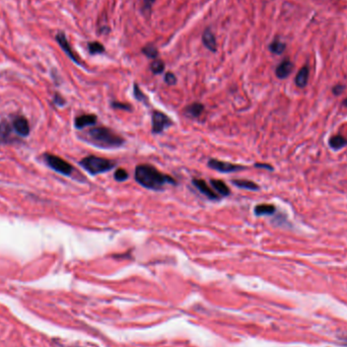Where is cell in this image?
Segmentation results:
<instances>
[{"label":"cell","mask_w":347,"mask_h":347,"mask_svg":"<svg viewBox=\"0 0 347 347\" xmlns=\"http://www.w3.org/2000/svg\"><path fill=\"white\" fill-rule=\"evenodd\" d=\"M135 179L144 188L154 191L161 190L165 184H176L174 178L163 175L151 164H138L135 168Z\"/></svg>","instance_id":"1"},{"label":"cell","mask_w":347,"mask_h":347,"mask_svg":"<svg viewBox=\"0 0 347 347\" xmlns=\"http://www.w3.org/2000/svg\"><path fill=\"white\" fill-rule=\"evenodd\" d=\"M83 140L99 148H117L124 144V139L107 127H93L83 133Z\"/></svg>","instance_id":"2"},{"label":"cell","mask_w":347,"mask_h":347,"mask_svg":"<svg viewBox=\"0 0 347 347\" xmlns=\"http://www.w3.org/2000/svg\"><path fill=\"white\" fill-rule=\"evenodd\" d=\"M79 163L90 175H97L111 170L116 165V163L110 159H106L94 155L84 157L80 160Z\"/></svg>","instance_id":"3"},{"label":"cell","mask_w":347,"mask_h":347,"mask_svg":"<svg viewBox=\"0 0 347 347\" xmlns=\"http://www.w3.org/2000/svg\"><path fill=\"white\" fill-rule=\"evenodd\" d=\"M45 160L51 168H53L54 170H56L62 175L70 176L73 171V166L69 162H67L66 160L62 159L61 157H59L57 155L46 154Z\"/></svg>","instance_id":"4"},{"label":"cell","mask_w":347,"mask_h":347,"mask_svg":"<svg viewBox=\"0 0 347 347\" xmlns=\"http://www.w3.org/2000/svg\"><path fill=\"white\" fill-rule=\"evenodd\" d=\"M172 125V121L163 113L154 111L152 113V132L153 133H161L166 128Z\"/></svg>","instance_id":"5"},{"label":"cell","mask_w":347,"mask_h":347,"mask_svg":"<svg viewBox=\"0 0 347 347\" xmlns=\"http://www.w3.org/2000/svg\"><path fill=\"white\" fill-rule=\"evenodd\" d=\"M208 166L210 168H213L217 171L220 172H231V171H236V170H241L245 169L246 167L239 164H234L226 161H221L217 159H210L208 161Z\"/></svg>","instance_id":"6"},{"label":"cell","mask_w":347,"mask_h":347,"mask_svg":"<svg viewBox=\"0 0 347 347\" xmlns=\"http://www.w3.org/2000/svg\"><path fill=\"white\" fill-rule=\"evenodd\" d=\"M56 40H57L58 44L60 45V47L62 48V50L67 54V56L72 61H74L75 63L79 64V60L76 57V55L73 53V51H72V49H71V47H70V45H69V43H68V41L66 39V36L63 32H58L57 36H56Z\"/></svg>","instance_id":"7"},{"label":"cell","mask_w":347,"mask_h":347,"mask_svg":"<svg viewBox=\"0 0 347 347\" xmlns=\"http://www.w3.org/2000/svg\"><path fill=\"white\" fill-rule=\"evenodd\" d=\"M193 185L203 194L205 195L207 198L211 199V200H218V195L216 193H214L213 190H211L208 185L206 184V182L204 180L201 179H194L193 181Z\"/></svg>","instance_id":"8"},{"label":"cell","mask_w":347,"mask_h":347,"mask_svg":"<svg viewBox=\"0 0 347 347\" xmlns=\"http://www.w3.org/2000/svg\"><path fill=\"white\" fill-rule=\"evenodd\" d=\"M97 121V118L93 114H86V115H81L75 119V127L77 129H83L86 126L94 125Z\"/></svg>","instance_id":"9"},{"label":"cell","mask_w":347,"mask_h":347,"mask_svg":"<svg viewBox=\"0 0 347 347\" xmlns=\"http://www.w3.org/2000/svg\"><path fill=\"white\" fill-rule=\"evenodd\" d=\"M13 127L16 133L20 136H27L29 133V125L24 117H17L13 121Z\"/></svg>","instance_id":"10"},{"label":"cell","mask_w":347,"mask_h":347,"mask_svg":"<svg viewBox=\"0 0 347 347\" xmlns=\"http://www.w3.org/2000/svg\"><path fill=\"white\" fill-rule=\"evenodd\" d=\"M292 68H293V64L289 60H284L277 66L276 71H275L276 76L280 79L286 78L292 71Z\"/></svg>","instance_id":"11"},{"label":"cell","mask_w":347,"mask_h":347,"mask_svg":"<svg viewBox=\"0 0 347 347\" xmlns=\"http://www.w3.org/2000/svg\"><path fill=\"white\" fill-rule=\"evenodd\" d=\"M202 41H203V44L204 46L212 51V52H215L216 51V40H215V37L214 34L211 32L210 29H206L202 36Z\"/></svg>","instance_id":"12"},{"label":"cell","mask_w":347,"mask_h":347,"mask_svg":"<svg viewBox=\"0 0 347 347\" xmlns=\"http://www.w3.org/2000/svg\"><path fill=\"white\" fill-rule=\"evenodd\" d=\"M204 111V106L200 102H194L185 108V114L191 118H198Z\"/></svg>","instance_id":"13"},{"label":"cell","mask_w":347,"mask_h":347,"mask_svg":"<svg viewBox=\"0 0 347 347\" xmlns=\"http://www.w3.org/2000/svg\"><path fill=\"white\" fill-rule=\"evenodd\" d=\"M308 75H309V70H308V67L304 66L302 67L298 73L296 74V77H295V83L298 87H304L306 84H307V81H308Z\"/></svg>","instance_id":"14"},{"label":"cell","mask_w":347,"mask_h":347,"mask_svg":"<svg viewBox=\"0 0 347 347\" xmlns=\"http://www.w3.org/2000/svg\"><path fill=\"white\" fill-rule=\"evenodd\" d=\"M210 182H211V186H212V187L215 189V191H216L217 193H219L222 197H226V196H228V195L230 194V191H229L227 185H226L223 181H221V180H216V179H212V180H210Z\"/></svg>","instance_id":"15"},{"label":"cell","mask_w":347,"mask_h":347,"mask_svg":"<svg viewBox=\"0 0 347 347\" xmlns=\"http://www.w3.org/2000/svg\"><path fill=\"white\" fill-rule=\"evenodd\" d=\"M275 206L272 204H259L255 207V214L260 215H271L275 212Z\"/></svg>","instance_id":"16"},{"label":"cell","mask_w":347,"mask_h":347,"mask_svg":"<svg viewBox=\"0 0 347 347\" xmlns=\"http://www.w3.org/2000/svg\"><path fill=\"white\" fill-rule=\"evenodd\" d=\"M232 184L238 188H241V189H248V190H259V186L252 182V181H249V180H232L231 181Z\"/></svg>","instance_id":"17"},{"label":"cell","mask_w":347,"mask_h":347,"mask_svg":"<svg viewBox=\"0 0 347 347\" xmlns=\"http://www.w3.org/2000/svg\"><path fill=\"white\" fill-rule=\"evenodd\" d=\"M347 144V139L342 135H335L330 139V146L333 149H340Z\"/></svg>","instance_id":"18"},{"label":"cell","mask_w":347,"mask_h":347,"mask_svg":"<svg viewBox=\"0 0 347 347\" xmlns=\"http://www.w3.org/2000/svg\"><path fill=\"white\" fill-rule=\"evenodd\" d=\"M88 51L90 54L95 55V54H100L105 51V48L101 44L97 43V42H92L88 44Z\"/></svg>","instance_id":"19"},{"label":"cell","mask_w":347,"mask_h":347,"mask_svg":"<svg viewBox=\"0 0 347 347\" xmlns=\"http://www.w3.org/2000/svg\"><path fill=\"white\" fill-rule=\"evenodd\" d=\"M269 48L271 52H273L274 54H281L285 49V44H283L280 41H274Z\"/></svg>","instance_id":"20"},{"label":"cell","mask_w":347,"mask_h":347,"mask_svg":"<svg viewBox=\"0 0 347 347\" xmlns=\"http://www.w3.org/2000/svg\"><path fill=\"white\" fill-rule=\"evenodd\" d=\"M150 69L154 74H159L164 70V64L161 60H155L151 63Z\"/></svg>","instance_id":"21"},{"label":"cell","mask_w":347,"mask_h":347,"mask_svg":"<svg viewBox=\"0 0 347 347\" xmlns=\"http://www.w3.org/2000/svg\"><path fill=\"white\" fill-rule=\"evenodd\" d=\"M142 52H143L147 57H149V58H156L157 55H158L157 49H156L154 46H151V45L144 47L143 50H142Z\"/></svg>","instance_id":"22"},{"label":"cell","mask_w":347,"mask_h":347,"mask_svg":"<svg viewBox=\"0 0 347 347\" xmlns=\"http://www.w3.org/2000/svg\"><path fill=\"white\" fill-rule=\"evenodd\" d=\"M129 177L127 170H125L124 168H118L116 171H115V175H114V178L116 181L118 182H123L125 180H127Z\"/></svg>","instance_id":"23"},{"label":"cell","mask_w":347,"mask_h":347,"mask_svg":"<svg viewBox=\"0 0 347 347\" xmlns=\"http://www.w3.org/2000/svg\"><path fill=\"white\" fill-rule=\"evenodd\" d=\"M134 96L139 100V101H145L147 100L145 94L141 91V89H139L137 84H134Z\"/></svg>","instance_id":"24"},{"label":"cell","mask_w":347,"mask_h":347,"mask_svg":"<svg viewBox=\"0 0 347 347\" xmlns=\"http://www.w3.org/2000/svg\"><path fill=\"white\" fill-rule=\"evenodd\" d=\"M112 107L115 109L119 110H125V111H131V106L125 102H119V101H114L112 102Z\"/></svg>","instance_id":"25"},{"label":"cell","mask_w":347,"mask_h":347,"mask_svg":"<svg viewBox=\"0 0 347 347\" xmlns=\"http://www.w3.org/2000/svg\"><path fill=\"white\" fill-rule=\"evenodd\" d=\"M164 81H165L168 85H174V84H176V82H177V78H176V76H175L174 73L167 72V73H165V75H164Z\"/></svg>","instance_id":"26"},{"label":"cell","mask_w":347,"mask_h":347,"mask_svg":"<svg viewBox=\"0 0 347 347\" xmlns=\"http://www.w3.org/2000/svg\"><path fill=\"white\" fill-rule=\"evenodd\" d=\"M343 89H344L343 85H336V86L333 87V92L338 95V94H340L343 91Z\"/></svg>","instance_id":"27"},{"label":"cell","mask_w":347,"mask_h":347,"mask_svg":"<svg viewBox=\"0 0 347 347\" xmlns=\"http://www.w3.org/2000/svg\"><path fill=\"white\" fill-rule=\"evenodd\" d=\"M255 166L257 167H264V168H268V169H272V166L270 164H266V163H256Z\"/></svg>","instance_id":"28"},{"label":"cell","mask_w":347,"mask_h":347,"mask_svg":"<svg viewBox=\"0 0 347 347\" xmlns=\"http://www.w3.org/2000/svg\"><path fill=\"white\" fill-rule=\"evenodd\" d=\"M155 0H144V3L146 4V6H150Z\"/></svg>","instance_id":"29"},{"label":"cell","mask_w":347,"mask_h":347,"mask_svg":"<svg viewBox=\"0 0 347 347\" xmlns=\"http://www.w3.org/2000/svg\"><path fill=\"white\" fill-rule=\"evenodd\" d=\"M343 105H344L345 107H347V98H346V99H344V101H343Z\"/></svg>","instance_id":"30"}]
</instances>
